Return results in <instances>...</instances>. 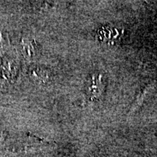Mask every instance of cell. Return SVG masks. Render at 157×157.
Segmentation results:
<instances>
[{
  "mask_svg": "<svg viewBox=\"0 0 157 157\" xmlns=\"http://www.w3.org/2000/svg\"><path fill=\"white\" fill-rule=\"evenodd\" d=\"M23 54L27 58H31L36 55V48L34 47V42L28 39H23L21 43Z\"/></svg>",
  "mask_w": 157,
  "mask_h": 157,
  "instance_id": "obj_1",
  "label": "cell"
},
{
  "mask_svg": "<svg viewBox=\"0 0 157 157\" xmlns=\"http://www.w3.org/2000/svg\"><path fill=\"white\" fill-rule=\"evenodd\" d=\"M5 41V36H4L2 34V33L0 32V45H1L2 44H4Z\"/></svg>",
  "mask_w": 157,
  "mask_h": 157,
  "instance_id": "obj_2",
  "label": "cell"
}]
</instances>
